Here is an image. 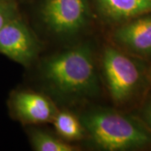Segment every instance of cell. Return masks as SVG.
<instances>
[{
	"instance_id": "cell-3",
	"label": "cell",
	"mask_w": 151,
	"mask_h": 151,
	"mask_svg": "<svg viewBox=\"0 0 151 151\" xmlns=\"http://www.w3.org/2000/svg\"><path fill=\"white\" fill-rule=\"evenodd\" d=\"M102 69L109 94L118 104L128 102L143 81L141 65L113 46H106L102 55Z\"/></svg>"
},
{
	"instance_id": "cell-12",
	"label": "cell",
	"mask_w": 151,
	"mask_h": 151,
	"mask_svg": "<svg viewBox=\"0 0 151 151\" xmlns=\"http://www.w3.org/2000/svg\"><path fill=\"white\" fill-rule=\"evenodd\" d=\"M144 118L145 119L146 123L151 128V102L146 106L144 110Z\"/></svg>"
},
{
	"instance_id": "cell-4",
	"label": "cell",
	"mask_w": 151,
	"mask_h": 151,
	"mask_svg": "<svg viewBox=\"0 0 151 151\" xmlns=\"http://www.w3.org/2000/svg\"><path fill=\"white\" fill-rule=\"evenodd\" d=\"M40 15L50 32L69 38L89 25L92 13L88 0H43Z\"/></svg>"
},
{
	"instance_id": "cell-10",
	"label": "cell",
	"mask_w": 151,
	"mask_h": 151,
	"mask_svg": "<svg viewBox=\"0 0 151 151\" xmlns=\"http://www.w3.org/2000/svg\"><path fill=\"white\" fill-rule=\"evenodd\" d=\"M33 149L36 151H75L76 147L63 139L56 138L45 131L34 129L29 133Z\"/></svg>"
},
{
	"instance_id": "cell-1",
	"label": "cell",
	"mask_w": 151,
	"mask_h": 151,
	"mask_svg": "<svg viewBox=\"0 0 151 151\" xmlns=\"http://www.w3.org/2000/svg\"><path fill=\"white\" fill-rule=\"evenodd\" d=\"M40 74L45 85L55 97L75 103L95 97L100 91L93 51L81 43L44 60Z\"/></svg>"
},
{
	"instance_id": "cell-7",
	"label": "cell",
	"mask_w": 151,
	"mask_h": 151,
	"mask_svg": "<svg viewBox=\"0 0 151 151\" xmlns=\"http://www.w3.org/2000/svg\"><path fill=\"white\" fill-rule=\"evenodd\" d=\"M113 42L130 53L151 55V13L121 23L113 30Z\"/></svg>"
},
{
	"instance_id": "cell-9",
	"label": "cell",
	"mask_w": 151,
	"mask_h": 151,
	"mask_svg": "<svg viewBox=\"0 0 151 151\" xmlns=\"http://www.w3.org/2000/svg\"><path fill=\"white\" fill-rule=\"evenodd\" d=\"M52 123L57 134L65 141L81 140L86 134L80 119L68 111H58Z\"/></svg>"
},
{
	"instance_id": "cell-2",
	"label": "cell",
	"mask_w": 151,
	"mask_h": 151,
	"mask_svg": "<svg viewBox=\"0 0 151 151\" xmlns=\"http://www.w3.org/2000/svg\"><path fill=\"white\" fill-rule=\"evenodd\" d=\"M80 121L92 143L103 150H130L151 144L150 133L142 124L112 109H89Z\"/></svg>"
},
{
	"instance_id": "cell-6",
	"label": "cell",
	"mask_w": 151,
	"mask_h": 151,
	"mask_svg": "<svg viewBox=\"0 0 151 151\" xmlns=\"http://www.w3.org/2000/svg\"><path fill=\"white\" fill-rule=\"evenodd\" d=\"M9 105L14 116L26 124L52 123L58 112L55 103L48 97L30 90L13 92Z\"/></svg>"
},
{
	"instance_id": "cell-11",
	"label": "cell",
	"mask_w": 151,
	"mask_h": 151,
	"mask_svg": "<svg viewBox=\"0 0 151 151\" xmlns=\"http://www.w3.org/2000/svg\"><path fill=\"white\" fill-rule=\"evenodd\" d=\"M19 15L20 14L16 0H0V29Z\"/></svg>"
},
{
	"instance_id": "cell-8",
	"label": "cell",
	"mask_w": 151,
	"mask_h": 151,
	"mask_svg": "<svg viewBox=\"0 0 151 151\" xmlns=\"http://www.w3.org/2000/svg\"><path fill=\"white\" fill-rule=\"evenodd\" d=\"M103 19L121 24L151 13V0H94Z\"/></svg>"
},
{
	"instance_id": "cell-5",
	"label": "cell",
	"mask_w": 151,
	"mask_h": 151,
	"mask_svg": "<svg viewBox=\"0 0 151 151\" xmlns=\"http://www.w3.org/2000/svg\"><path fill=\"white\" fill-rule=\"evenodd\" d=\"M41 44L20 15L0 29V54L28 67L37 58Z\"/></svg>"
}]
</instances>
